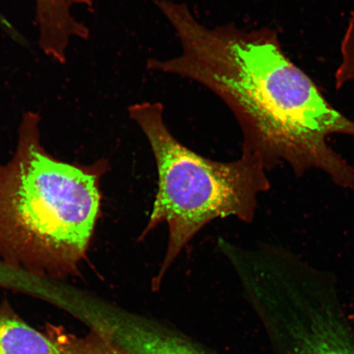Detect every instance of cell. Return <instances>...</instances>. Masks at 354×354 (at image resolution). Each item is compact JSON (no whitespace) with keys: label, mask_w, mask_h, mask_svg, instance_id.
<instances>
[{"label":"cell","mask_w":354,"mask_h":354,"mask_svg":"<svg viewBox=\"0 0 354 354\" xmlns=\"http://www.w3.org/2000/svg\"><path fill=\"white\" fill-rule=\"evenodd\" d=\"M158 8L181 50L171 59H149L148 70L192 80L218 96L240 124L243 152L259 157L267 171L281 162L297 176L317 169L354 190V167L327 141L354 136V122L286 55L277 32L232 24L207 28L187 4L170 0Z\"/></svg>","instance_id":"obj_1"},{"label":"cell","mask_w":354,"mask_h":354,"mask_svg":"<svg viewBox=\"0 0 354 354\" xmlns=\"http://www.w3.org/2000/svg\"><path fill=\"white\" fill-rule=\"evenodd\" d=\"M34 112L22 116L15 154L0 162V259L51 280L80 276L100 216L105 159L68 162L44 147Z\"/></svg>","instance_id":"obj_2"},{"label":"cell","mask_w":354,"mask_h":354,"mask_svg":"<svg viewBox=\"0 0 354 354\" xmlns=\"http://www.w3.org/2000/svg\"><path fill=\"white\" fill-rule=\"evenodd\" d=\"M163 112L159 102H142L128 108L131 120L149 141L158 174L152 214L141 237L162 223L169 232L157 285L181 250L212 221L227 216L253 221L258 196L270 188L267 169L259 157L243 152L232 162L203 157L175 138Z\"/></svg>","instance_id":"obj_3"},{"label":"cell","mask_w":354,"mask_h":354,"mask_svg":"<svg viewBox=\"0 0 354 354\" xmlns=\"http://www.w3.org/2000/svg\"><path fill=\"white\" fill-rule=\"evenodd\" d=\"M254 304L272 354H354V324L330 295L273 286L257 292Z\"/></svg>","instance_id":"obj_4"},{"label":"cell","mask_w":354,"mask_h":354,"mask_svg":"<svg viewBox=\"0 0 354 354\" xmlns=\"http://www.w3.org/2000/svg\"><path fill=\"white\" fill-rule=\"evenodd\" d=\"M124 354H211L185 336L142 316L111 309L92 322Z\"/></svg>","instance_id":"obj_5"},{"label":"cell","mask_w":354,"mask_h":354,"mask_svg":"<svg viewBox=\"0 0 354 354\" xmlns=\"http://www.w3.org/2000/svg\"><path fill=\"white\" fill-rule=\"evenodd\" d=\"M0 354H61L48 337L28 324L7 299L0 304Z\"/></svg>","instance_id":"obj_6"},{"label":"cell","mask_w":354,"mask_h":354,"mask_svg":"<svg viewBox=\"0 0 354 354\" xmlns=\"http://www.w3.org/2000/svg\"><path fill=\"white\" fill-rule=\"evenodd\" d=\"M46 334L54 342L61 354H124L103 335L91 329L86 336H77L64 327L46 324Z\"/></svg>","instance_id":"obj_7"},{"label":"cell","mask_w":354,"mask_h":354,"mask_svg":"<svg viewBox=\"0 0 354 354\" xmlns=\"http://www.w3.org/2000/svg\"><path fill=\"white\" fill-rule=\"evenodd\" d=\"M351 83H354V15L348 21L340 44V60L335 73L336 88Z\"/></svg>","instance_id":"obj_8"},{"label":"cell","mask_w":354,"mask_h":354,"mask_svg":"<svg viewBox=\"0 0 354 354\" xmlns=\"http://www.w3.org/2000/svg\"><path fill=\"white\" fill-rule=\"evenodd\" d=\"M348 316H349V318H351V320L352 321V322L354 324V313L349 314Z\"/></svg>","instance_id":"obj_9"},{"label":"cell","mask_w":354,"mask_h":354,"mask_svg":"<svg viewBox=\"0 0 354 354\" xmlns=\"http://www.w3.org/2000/svg\"><path fill=\"white\" fill-rule=\"evenodd\" d=\"M37 1H42V0H37Z\"/></svg>","instance_id":"obj_10"}]
</instances>
